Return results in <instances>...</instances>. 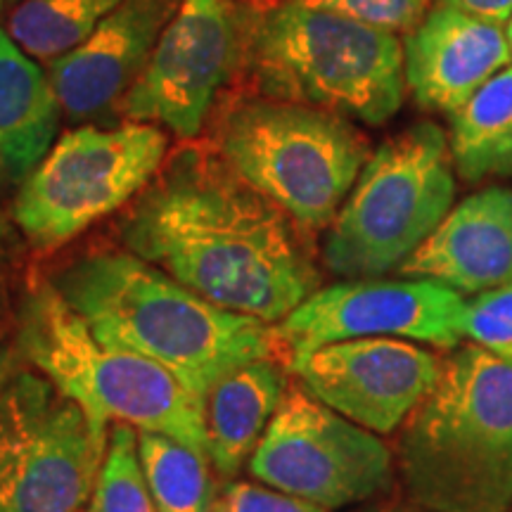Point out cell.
I'll return each instance as SVG.
<instances>
[{
	"mask_svg": "<svg viewBox=\"0 0 512 512\" xmlns=\"http://www.w3.org/2000/svg\"><path fill=\"white\" fill-rule=\"evenodd\" d=\"M128 252L221 309L278 325L318 290L294 221L219 152L181 147L119 223Z\"/></svg>",
	"mask_w": 512,
	"mask_h": 512,
	"instance_id": "obj_1",
	"label": "cell"
},
{
	"mask_svg": "<svg viewBox=\"0 0 512 512\" xmlns=\"http://www.w3.org/2000/svg\"><path fill=\"white\" fill-rule=\"evenodd\" d=\"M53 283L95 337L169 370L202 403L233 370L280 351L273 325L207 302L128 249L83 254Z\"/></svg>",
	"mask_w": 512,
	"mask_h": 512,
	"instance_id": "obj_2",
	"label": "cell"
},
{
	"mask_svg": "<svg viewBox=\"0 0 512 512\" xmlns=\"http://www.w3.org/2000/svg\"><path fill=\"white\" fill-rule=\"evenodd\" d=\"M399 472L430 512L512 510V366L467 344L403 422Z\"/></svg>",
	"mask_w": 512,
	"mask_h": 512,
	"instance_id": "obj_3",
	"label": "cell"
},
{
	"mask_svg": "<svg viewBox=\"0 0 512 512\" xmlns=\"http://www.w3.org/2000/svg\"><path fill=\"white\" fill-rule=\"evenodd\" d=\"M242 57L259 95L382 126L406 93L396 34L283 0L242 15Z\"/></svg>",
	"mask_w": 512,
	"mask_h": 512,
	"instance_id": "obj_4",
	"label": "cell"
},
{
	"mask_svg": "<svg viewBox=\"0 0 512 512\" xmlns=\"http://www.w3.org/2000/svg\"><path fill=\"white\" fill-rule=\"evenodd\" d=\"M17 356L102 425L166 434L207 458L204 403L169 370L95 337L53 280H34L22 294Z\"/></svg>",
	"mask_w": 512,
	"mask_h": 512,
	"instance_id": "obj_5",
	"label": "cell"
},
{
	"mask_svg": "<svg viewBox=\"0 0 512 512\" xmlns=\"http://www.w3.org/2000/svg\"><path fill=\"white\" fill-rule=\"evenodd\" d=\"M216 152L242 181L309 230L335 221L368 162L366 140L344 117L264 95L235 102L223 114Z\"/></svg>",
	"mask_w": 512,
	"mask_h": 512,
	"instance_id": "obj_6",
	"label": "cell"
},
{
	"mask_svg": "<svg viewBox=\"0 0 512 512\" xmlns=\"http://www.w3.org/2000/svg\"><path fill=\"white\" fill-rule=\"evenodd\" d=\"M456 197L448 136L420 121L377 147L330 223L323 259L342 278H377L446 219Z\"/></svg>",
	"mask_w": 512,
	"mask_h": 512,
	"instance_id": "obj_7",
	"label": "cell"
},
{
	"mask_svg": "<svg viewBox=\"0 0 512 512\" xmlns=\"http://www.w3.org/2000/svg\"><path fill=\"white\" fill-rule=\"evenodd\" d=\"M166 133L143 121L62 133L19 185L12 216L38 252L67 245L136 200L166 159Z\"/></svg>",
	"mask_w": 512,
	"mask_h": 512,
	"instance_id": "obj_8",
	"label": "cell"
},
{
	"mask_svg": "<svg viewBox=\"0 0 512 512\" xmlns=\"http://www.w3.org/2000/svg\"><path fill=\"white\" fill-rule=\"evenodd\" d=\"M110 444L102 425L41 373L0 389V512H81Z\"/></svg>",
	"mask_w": 512,
	"mask_h": 512,
	"instance_id": "obj_9",
	"label": "cell"
},
{
	"mask_svg": "<svg viewBox=\"0 0 512 512\" xmlns=\"http://www.w3.org/2000/svg\"><path fill=\"white\" fill-rule=\"evenodd\" d=\"M247 467L259 484L325 510L366 503L394 482V456L380 434L332 411L299 382H290Z\"/></svg>",
	"mask_w": 512,
	"mask_h": 512,
	"instance_id": "obj_10",
	"label": "cell"
},
{
	"mask_svg": "<svg viewBox=\"0 0 512 512\" xmlns=\"http://www.w3.org/2000/svg\"><path fill=\"white\" fill-rule=\"evenodd\" d=\"M465 297L427 278H361L316 290L275 328L287 363L332 342L394 337L456 349Z\"/></svg>",
	"mask_w": 512,
	"mask_h": 512,
	"instance_id": "obj_11",
	"label": "cell"
},
{
	"mask_svg": "<svg viewBox=\"0 0 512 512\" xmlns=\"http://www.w3.org/2000/svg\"><path fill=\"white\" fill-rule=\"evenodd\" d=\"M240 55L242 12L230 0H183L117 112L195 138Z\"/></svg>",
	"mask_w": 512,
	"mask_h": 512,
	"instance_id": "obj_12",
	"label": "cell"
},
{
	"mask_svg": "<svg viewBox=\"0 0 512 512\" xmlns=\"http://www.w3.org/2000/svg\"><path fill=\"white\" fill-rule=\"evenodd\" d=\"M287 368L332 411L363 430L392 434L432 392L444 361L408 339L363 337L325 344Z\"/></svg>",
	"mask_w": 512,
	"mask_h": 512,
	"instance_id": "obj_13",
	"label": "cell"
},
{
	"mask_svg": "<svg viewBox=\"0 0 512 512\" xmlns=\"http://www.w3.org/2000/svg\"><path fill=\"white\" fill-rule=\"evenodd\" d=\"M181 3L121 0L86 41L50 62L48 76L64 117L88 124L117 112Z\"/></svg>",
	"mask_w": 512,
	"mask_h": 512,
	"instance_id": "obj_14",
	"label": "cell"
},
{
	"mask_svg": "<svg viewBox=\"0 0 512 512\" xmlns=\"http://www.w3.org/2000/svg\"><path fill=\"white\" fill-rule=\"evenodd\" d=\"M503 27L448 3L432 5L403 43L406 86L425 110L458 112L479 88L510 67Z\"/></svg>",
	"mask_w": 512,
	"mask_h": 512,
	"instance_id": "obj_15",
	"label": "cell"
},
{
	"mask_svg": "<svg viewBox=\"0 0 512 512\" xmlns=\"http://www.w3.org/2000/svg\"><path fill=\"white\" fill-rule=\"evenodd\" d=\"M406 278H427L460 294L512 283V190L489 188L446 214L399 268Z\"/></svg>",
	"mask_w": 512,
	"mask_h": 512,
	"instance_id": "obj_16",
	"label": "cell"
},
{
	"mask_svg": "<svg viewBox=\"0 0 512 512\" xmlns=\"http://www.w3.org/2000/svg\"><path fill=\"white\" fill-rule=\"evenodd\" d=\"M287 387V370L275 356L249 361L214 384L204 399V434L216 475L233 479L249 463Z\"/></svg>",
	"mask_w": 512,
	"mask_h": 512,
	"instance_id": "obj_17",
	"label": "cell"
},
{
	"mask_svg": "<svg viewBox=\"0 0 512 512\" xmlns=\"http://www.w3.org/2000/svg\"><path fill=\"white\" fill-rule=\"evenodd\" d=\"M50 76L0 29V183L22 185L48 155L60 128Z\"/></svg>",
	"mask_w": 512,
	"mask_h": 512,
	"instance_id": "obj_18",
	"label": "cell"
},
{
	"mask_svg": "<svg viewBox=\"0 0 512 512\" xmlns=\"http://www.w3.org/2000/svg\"><path fill=\"white\" fill-rule=\"evenodd\" d=\"M448 147L467 183L512 178V67L498 72L451 114Z\"/></svg>",
	"mask_w": 512,
	"mask_h": 512,
	"instance_id": "obj_19",
	"label": "cell"
},
{
	"mask_svg": "<svg viewBox=\"0 0 512 512\" xmlns=\"http://www.w3.org/2000/svg\"><path fill=\"white\" fill-rule=\"evenodd\" d=\"M119 5L121 0H22L8 29L24 53L53 62L86 41Z\"/></svg>",
	"mask_w": 512,
	"mask_h": 512,
	"instance_id": "obj_20",
	"label": "cell"
},
{
	"mask_svg": "<svg viewBox=\"0 0 512 512\" xmlns=\"http://www.w3.org/2000/svg\"><path fill=\"white\" fill-rule=\"evenodd\" d=\"M138 451L159 512L216 510L207 458L155 432H138Z\"/></svg>",
	"mask_w": 512,
	"mask_h": 512,
	"instance_id": "obj_21",
	"label": "cell"
},
{
	"mask_svg": "<svg viewBox=\"0 0 512 512\" xmlns=\"http://www.w3.org/2000/svg\"><path fill=\"white\" fill-rule=\"evenodd\" d=\"M88 508L93 512H159L138 451V430L124 422L110 427L105 463Z\"/></svg>",
	"mask_w": 512,
	"mask_h": 512,
	"instance_id": "obj_22",
	"label": "cell"
},
{
	"mask_svg": "<svg viewBox=\"0 0 512 512\" xmlns=\"http://www.w3.org/2000/svg\"><path fill=\"white\" fill-rule=\"evenodd\" d=\"M463 339L512 366V283L479 292L463 311Z\"/></svg>",
	"mask_w": 512,
	"mask_h": 512,
	"instance_id": "obj_23",
	"label": "cell"
},
{
	"mask_svg": "<svg viewBox=\"0 0 512 512\" xmlns=\"http://www.w3.org/2000/svg\"><path fill=\"white\" fill-rule=\"evenodd\" d=\"M299 3L356 19L389 34L413 31L432 8V0H299Z\"/></svg>",
	"mask_w": 512,
	"mask_h": 512,
	"instance_id": "obj_24",
	"label": "cell"
},
{
	"mask_svg": "<svg viewBox=\"0 0 512 512\" xmlns=\"http://www.w3.org/2000/svg\"><path fill=\"white\" fill-rule=\"evenodd\" d=\"M214 512H330L266 484L230 482Z\"/></svg>",
	"mask_w": 512,
	"mask_h": 512,
	"instance_id": "obj_25",
	"label": "cell"
},
{
	"mask_svg": "<svg viewBox=\"0 0 512 512\" xmlns=\"http://www.w3.org/2000/svg\"><path fill=\"white\" fill-rule=\"evenodd\" d=\"M0 190H3V183H0ZM19 228L15 223V216L8 214L0 202V309L5 306V297H8V283L15 273L19 252Z\"/></svg>",
	"mask_w": 512,
	"mask_h": 512,
	"instance_id": "obj_26",
	"label": "cell"
},
{
	"mask_svg": "<svg viewBox=\"0 0 512 512\" xmlns=\"http://www.w3.org/2000/svg\"><path fill=\"white\" fill-rule=\"evenodd\" d=\"M441 3L453 5V8L496 24V27H505L512 19V0H441Z\"/></svg>",
	"mask_w": 512,
	"mask_h": 512,
	"instance_id": "obj_27",
	"label": "cell"
},
{
	"mask_svg": "<svg viewBox=\"0 0 512 512\" xmlns=\"http://www.w3.org/2000/svg\"><path fill=\"white\" fill-rule=\"evenodd\" d=\"M17 354L15 351H10L8 347H3L0 344V389L5 387L12 380V375L17 373Z\"/></svg>",
	"mask_w": 512,
	"mask_h": 512,
	"instance_id": "obj_28",
	"label": "cell"
},
{
	"mask_svg": "<svg viewBox=\"0 0 512 512\" xmlns=\"http://www.w3.org/2000/svg\"><path fill=\"white\" fill-rule=\"evenodd\" d=\"M508 41H510V50H512V19H510V24H508Z\"/></svg>",
	"mask_w": 512,
	"mask_h": 512,
	"instance_id": "obj_29",
	"label": "cell"
},
{
	"mask_svg": "<svg viewBox=\"0 0 512 512\" xmlns=\"http://www.w3.org/2000/svg\"><path fill=\"white\" fill-rule=\"evenodd\" d=\"M370 512H401V510H370Z\"/></svg>",
	"mask_w": 512,
	"mask_h": 512,
	"instance_id": "obj_30",
	"label": "cell"
},
{
	"mask_svg": "<svg viewBox=\"0 0 512 512\" xmlns=\"http://www.w3.org/2000/svg\"><path fill=\"white\" fill-rule=\"evenodd\" d=\"M81 512H93V510H91V508H86V510H81Z\"/></svg>",
	"mask_w": 512,
	"mask_h": 512,
	"instance_id": "obj_31",
	"label": "cell"
},
{
	"mask_svg": "<svg viewBox=\"0 0 512 512\" xmlns=\"http://www.w3.org/2000/svg\"><path fill=\"white\" fill-rule=\"evenodd\" d=\"M0 5H3V0H0Z\"/></svg>",
	"mask_w": 512,
	"mask_h": 512,
	"instance_id": "obj_32",
	"label": "cell"
}]
</instances>
